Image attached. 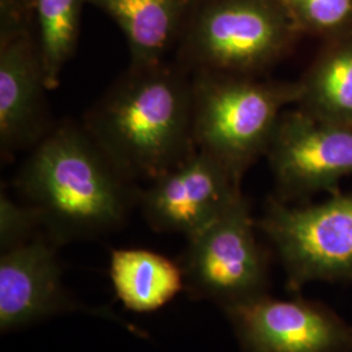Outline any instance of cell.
I'll list each match as a JSON object with an SVG mask.
<instances>
[{"instance_id":"11","label":"cell","mask_w":352,"mask_h":352,"mask_svg":"<svg viewBox=\"0 0 352 352\" xmlns=\"http://www.w3.org/2000/svg\"><path fill=\"white\" fill-rule=\"evenodd\" d=\"M69 307L56 252L43 236L3 251L0 258V329L28 327Z\"/></svg>"},{"instance_id":"2","label":"cell","mask_w":352,"mask_h":352,"mask_svg":"<svg viewBox=\"0 0 352 352\" xmlns=\"http://www.w3.org/2000/svg\"><path fill=\"white\" fill-rule=\"evenodd\" d=\"M16 183L55 243L120 227L139 195L84 126L72 122L51 128L32 149Z\"/></svg>"},{"instance_id":"10","label":"cell","mask_w":352,"mask_h":352,"mask_svg":"<svg viewBox=\"0 0 352 352\" xmlns=\"http://www.w3.org/2000/svg\"><path fill=\"white\" fill-rule=\"evenodd\" d=\"M37 42L25 30L0 43V151L8 158L33 149L52 128Z\"/></svg>"},{"instance_id":"4","label":"cell","mask_w":352,"mask_h":352,"mask_svg":"<svg viewBox=\"0 0 352 352\" xmlns=\"http://www.w3.org/2000/svg\"><path fill=\"white\" fill-rule=\"evenodd\" d=\"M296 30L279 0H215L189 25L176 62L190 72L257 75L287 52Z\"/></svg>"},{"instance_id":"8","label":"cell","mask_w":352,"mask_h":352,"mask_svg":"<svg viewBox=\"0 0 352 352\" xmlns=\"http://www.w3.org/2000/svg\"><path fill=\"white\" fill-rule=\"evenodd\" d=\"M240 182L210 154L197 151L151 180L139 190L138 202L154 230L183 234L188 239L243 196Z\"/></svg>"},{"instance_id":"12","label":"cell","mask_w":352,"mask_h":352,"mask_svg":"<svg viewBox=\"0 0 352 352\" xmlns=\"http://www.w3.org/2000/svg\"><path fill=\"white\" fill-rule=\"evenodd\" d=\"M122 29L131 65L162 63L180 36L189 0H89Z\"/></svg>"},{"instance_id":"5","label":"cell","mask_w":352,"mask_h":352,"mask_svg":"<svg viewBox=\"0 0 352 352\" xmlns=\"http://www.w3.org/2000/svg\"><path fill=\"white\" fill-rule=\"evenodd\" d=\"M330 196L307 206L270 199L257 223L274 245L291 291L317 280H352V193Z\"/></svg>"},{"instance_id":"6","label":"cell","mask_w":352,"mask_h":352,"mask_svg":"<svg viewBox=\"0 0 352 352\" xmlns=\"http://www.w3.org/2000/svg\"><path fill=\"white\" fill-rule=\"evenodd\" d=\"M254 226L241 196L213 223L188 238L182 267L193 294L223 309L266 294L267 257Z\"/></svg>"},{"instance_id":"3","label":"cell","mask_w":352,"mask_h":352,"mask_svg":"<svg viewBox=\"0 0 352 352\" xmlns=\"http://www.w3.org/2000/svg\"><path fill=\"white\" fill-rule=\"evenodd\" d=\"M190 74L197 151L210 154L241 180L266 154L280 115L299 101V84L205 69Z\"/></svg>"},{"instance_id":"1","label":"cell","mask_w":352,"mask_h":352,"mask_svg":"<svg viewBox=\"0 0 352 352\" xmlns=\"http://www.w3.org/2000/svg\"><path fill=\"white\" fill-rule=\"evenodd\" d=\"M82 126L128 180L151 182L197 151L192 74L177 62L129 65Z\"/></svg>"},{"instance_id":"16","label":"cell","mask_w":352,"mask_h":352,"mask_svg":"<svg viewBox=\"0 0 352 352\" xmlns=\"http://www.w3.org/2000/svg\"><path fill=\"white\" fill-rule=\"evenodd\" d=\"M298 29L340 36L352 30V0H279Z\"/></svg>"},{"instance_id":"17","label":"cell","mask_w":352,"mask_h":352,"mask_svg":"<svg viewBox=\"0 0 352 352\" xmlns=\"http://www.w3.org/2000/svg\"><path fill=\"white\" fill-rule=\"evenodd\" d=\"M42 226L37 210L26 204L12 200L4 190L0 195V245L11 250L33 239L34 231Z\"/></svg>"},{"instance_id":"9","label":"cell","mask_w":352,"mask_h":352,"mask_svg":"<svg viewBox=\"0 0 352 352\" xmlns=\"http://www.w3.org/2000/svg\"><path fill=\"white\" fill-rule=\"evenodd\" d=\"M244 352H352V325L321 302L265 294L225 309Z\"/></svg>"},{"instance_id":"13","label":"cell","mask_w":352,"mask_h":352,"mask_svg":"<svg viewBox=\"0 0 352 352\" xmlns=\"http://www.w3.org/2000/svg\"><path fill=\"white\" fill-rule=\"evenodd\" d=\"M299 84V109L324 122L352 126V30L316 56Z\"/></svg>"},{"instance_id":"7","label":"cell","mask_w":352,"mask_h":352,"mask_svg":"<svg viewBox=\"0 0 352 352\" xmlns=\"http://www.w3.org/2000/svg\"><path fill=\"white\" fill-rule=\"evenodd\" d=\"M280 201L318 192L340 193L352 175V126L324 122L302 111H283L266 151Z\"/></svg>"},{"instance_id":"15","label":"cell","mask_w":352,"mask_h":352,"mask_svg":"<svg viewBox=\"0 0 352 352\" xmlns=\"http://www.w3.org/2000/svg\"><path fill=\"white\" fill-rule=\"evenodd\" d=\"M82 0H34L37 47L49 90L58 88L67 63L74 58Z\"/></svg>"},{"instance_id":"14","label":"cell","mask_w":352,"mask_h":352,"mask_svg":"<svg viewBox=\"0 0 352 352\" xmlns=\"http://www.w3.org/2000/svg\"><path fill=\"white\" fill-rule=\"evenodd\" d=\"M110 277L113 289L128 309L154 312L183 289V267L146 250H116L111 253Z\"/></svg>"}]
</instances>
